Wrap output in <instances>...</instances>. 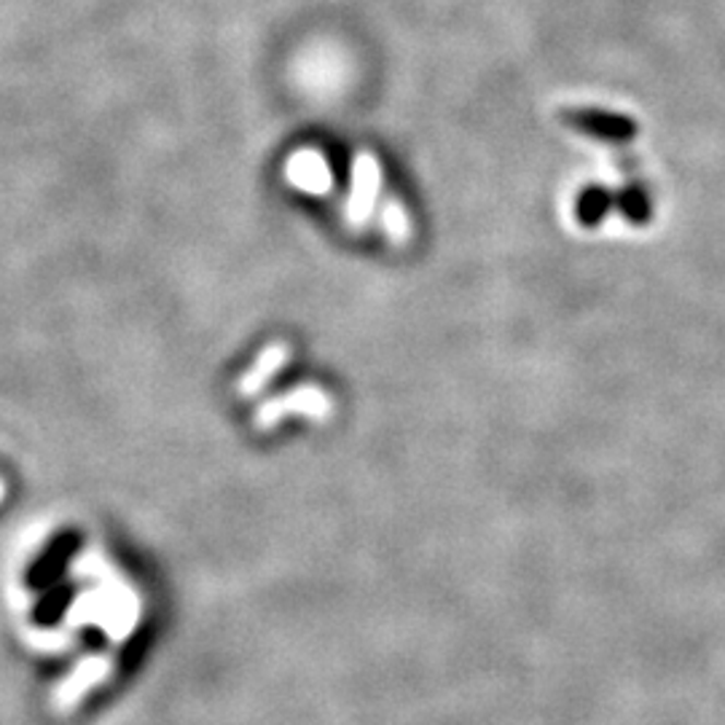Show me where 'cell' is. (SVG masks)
I'll return each mask as SVG.
<instances>
[{
	"label": "cell",
	"mask_w": 725,
	"mask_h": 725,
	"mask_svg": "<svg viewBox=\"0 0 725 725\" xmlns=\"http://www.w3.org/2000/svg\"><path fill=\"white\" fill-rule=\"evenodd\" d=\"M564 124L572 132L586 134V138L602 140V143L623 145L631 143L637 138V121L629 119L623 114H613V110H599V108H572L564 110Z\"/></svg>",
	"instance_id": "obj_1"
},
{
	"label": "cell",
	"mask_w": 725,
	"mask_h": 725,
	"mask_svg": "<svg viewBox=\"0 0 725 725\" xmlns=\"http://www.w3.org/2000/svg\"><path fill=\"white\" fill-rule=\"evenodd\" d=\"M616 207L621 210L623 218L634 226H645L653 218V202L647 197L645 186L631 180L627 189L616 191Z\"/></svg>",
	"instance_id": "obj_3"
},
{
	"label": "cell",
	"mask_w": 725,
	"mask_h": 725,
	"mask_svg": "<svg viewBox=\"0 0 725 725\" xmlns=\"http://www.w3.org/2000/svg\"><path fill=\"white\" fill-rule=\"evenodd\" d=\"M613 207H616V191L605 186H589L578 197L575 215L583 226H599Z\"/></svg>",
	"instance_id": "obj_2"
},
{
	"label": "cell",
	"mask_w": 725,
	"mask_h": 725,
	"mask_svg": "<svg viewBox=\"0 0 725 725\" xmlns=\"http://www.w3.org/2000/svg\"><path fill=\"white\" fill-rule=\"evenodd\" d=\"M309 154H312V151H304V154H296L294 159H290V167H288L290 180H294L296 186H301V189L320 191L325 183H329L331 169L325 167V162L318 169L309 167Z\"/></svg>",
	"instance_id": "obj_4"
}]
</instances>
